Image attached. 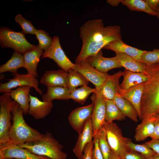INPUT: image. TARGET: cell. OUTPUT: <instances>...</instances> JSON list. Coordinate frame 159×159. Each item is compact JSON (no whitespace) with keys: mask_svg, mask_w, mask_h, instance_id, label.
<instances>
[{"mask_svg":"<svg viewBox=\"0 0 159 159\" xmlns=\"http://www.w3.org/2000/svg\"><path fill=\"white\" fill-rule=\"evenodd\" d=\"M79 34L82 45L75 64L96 54L110 42L122 39L119 26H105L101 19H91L85 22L80 28Z\"/></svg>","mask_w":159,"mask_h":159,"instance_id":"cell-1","label":"cell"},{"mask_svg":"<svg viewBox=\"0 0 159 159\" xmlns=\"http://www.w3.org/2000/svg\"><path fill=\"white\" fill-rule=\"evenodd\" d=\"M148 76L144 87L140 104L142 122L155 118L159 113V62L147 65Z\"/></svg>","mask_w":159,"mask_h":159,"instance_id":"cell-2","label":"cell"},{"mask_svg":"<svg viewBox=\"0 0 159 159\" xmlns=\"http://www.w3.org/2000/svg\"><path fill=\"white\" fill-rule=\"evenodd\" d=\"M13 123L9 132V143L18 145L28 141L41 139L43 134L29 126L23 117L24 112L16 102L13 108Z\"/></svg>","mask_w":159,"mask_h":159,"instance_id":"cell-3","label":"cell"},{"mask_svg":"<svg viewBox=\"0 0 159 159\" xmlns=\"http://www.w3.org/2000/svg\"><path fill=\"white\" fill-rule=\"evenodd\" d=\"M30 152L51 159H66L67 154L62 150L63 145L47 132L40 139L28 141L18 145Z\"/></svg>","mask_w":159,"mask_h":159,"instance_id":"cell-4","label":"cell"},{"mask_svg":"<svg viewBox=\"0 0 159 159\" xmlns=\"http://www.w3.org/2000/svg\"><path fill=\"white\" fill-rule=\"evenodd\" d=\"M22 32H15L7 27L0 29V45L2 48L8 47L23 54L36 47L29 43Z\"/></svg>","mask_w":159,"mask_h":159,"instance_id":"cell-5","label":"cell"},{"mask_svg":"<svg viewBox=\"0 0 159 159\" xmlns=\"http://www.w3.org/2000/svg\"><path fill=\"white\" fill-rule=\"evenodd\" d=\"M16 102L11 98L9 93H3L0 96V146L9 142L11 113Z\"/></svg>","mask_w":159,"mask_h":159,"instance_id":"cell-6","label":"cell"},{"mask_svg":"<svg viewBox=\"0 0 159 159\" xmlns=\"http://www.w3.org/2000/svg\"><path fill=\"white\" fill-rule=\"evenodd\" d=\"M111 150L120 157L127 152L131 151L127 144V138L123 137L122 130L113 121L106 122L103 126Z\"/></svg>","mask_w":159,"mask_h":159,"instance_id":"cell-7","label":"cell"},{"mask_svg":"<svg viewBox=\"0 0 159 159\" xmlns=\"http://www.w3.org/2000/svg\"><path fill=\"white\" fill-rule=\"evenodd\" d=\"M45 58L53 59L59 67L67 72L73 69L75 65L66 56L61 47L59 38L57 36L52 38L50 47L42 53L41 58Z\"/></svg>","mask_w":159,"mask_h":159,"instance_id":"cell-8","label":"cell"},{"mask_svg":"<svg viewBox=\"0 0 159 159\" xmlns=\"http://www.w3.org/2000/svg\"><path fill=\"white\" fill-rule=\"evenodd\" d=\"M7 82L0 83L1 93H9L12 89L24 85H28L33 87L40 95L42 92L38 87L39 82L36 78L28 74H18L11 79L8 80Z\"/></svg>","mask_w":159,"mask_h":159,"instance_id":"cell-9","label":"cell"},{"mask_svg":"<svg viewBox=\"0 0 159 159\" xmlns=\"http://www.w3.org/2000/svg\"><path fill=\"white\" fill-rule=\"evenodd\" d=\"M82 74L89 82L99 88L106 80L108 74L101 72L91 66L85 60L75 63L73 69Z\"/></svg>","mask_w":159,"mask_h":159,"instance_id":"cell-10","label":"cell"},{"mask_svg":"<svg viewBox=\"0 0 159 159\" xmlns=\"http://www.w3.org/2000/svg\"><path fill=\"white\" fill-rule=\"evenodd\" d=\"M94 103L87 105L77 107L69 115L68 119L72 127L79 134L82 131L89 119L92 117Z\"/></svg>","mask_w":159,"mask_h":159,"instance_id":"cell-11","label":"cell"},{"mask_svg":"<svg viewBox=\"0 0 159 159\" xmlns=\"http://www.w3.org/2000/svg\"><path fill=\"white\" fill-rule=\"evenodd\" d=\"M15 158L20 159H51L34 154L18 145L7 143L0 146V159Z\"/></svg>","mask_w":159,"mask_h":159,"instance_id":"cell-12","label":"cell"},{"mask_svg":"<svg viewBox=\"0 0 159 159\" xmlns=\"http://www.w3.org/2000/svg\"><path fill=\"white\" fill-rule=\"evenodd\" d=\"M94 93L91 97L94 104L91 117L93 135L97 134L106 122L105 99L102 97Z\"/></svg>","mask_w":159,"mask_h":159,"instance_id":"cell-13","label":"cell"},{"mask_svg":"<svg viewBox=\"0 0 159 159\" xmlns=\"http://www.w3.org/2000/svg\"><path fill=\"white\" fill-rule=\"evenodd\" d=\"M122 75V71H119L112 75L108 74L107 78L99 88L96 89L95 94L105 99L113 100L120 88L119 80Z\"/></svg>","mask_w":159,"mask_h":159,"instance_id":"cell-14","label":"cell"},{"mask_svg":"<svg viewBox=\"0 0 159 159\" xmlns=\"http://www.w3.org/2000/svg\"><path fill=\"white\" fill-rule=\"evenodd\" d=\"M85 60L96 69L103 72L107 73L112 69L122 67L119 61L115 56L112 57H105L103 56L101 50L96 54L88 57Z\"/></svg>","mask_w":159,"mask_h":159,"instance_id":"cell-15","label":"cell"},{"mask_svg":"<svg viewBox=\"0 0 159 159\" xmlns=\"http://www.w3.org/2000/svg\"><path fill=\"white\" fill-rule=\"evenodd\" d=\"M67 74L68 72L62 69L46 71L41 77L40 82L47 87H67Z\"/></svg>","mask_w":159,"mask_h":159,"instance_id":"cell-16","label":"cell"},{"mask_svg":"<svg viewBox=\"0 0 159 159\" xmlns=\"http://www.w3.org/2000/svg\"><path fill=\"white\" fill-rule=\"evenodd\" d=\"M30 101L28 114L35 119H41L47 116L53 107L52 101H41L37 97L29 94Z\"/></svg>","mask_w":159,"mask_h":159,"instance_id":"cell-17","label":"cell"},{"mask_svg":"<svg viewBox=\"0 0 159 159\" xmlns=\"http://www.w3.org/2000/svg\"><path fill=\"white\" fill-rule=\"evenodd\" d=\"M93 137L91 117L87 121L82 132L79 134L77 140L73 149L78 159H82L84 150L86 145L92 140Z\"/></svg>","mask_w":159,"mask_h":159,"instance_id":"cell-18","label":"cell"},{"mask_svg":"<svg viewBox=\"0 0 159 159\" xmlns=\"http://www.w3.org/2000/svg\"><path fill=\"white\" fill-rule=\"evenodd\" d=\"M44 51L39 45L35 48L23 54L24 67L28 74L36 78L38 76L37 69L40 58Z\"/></svg>","mask_w":159,"mask_h":159,"instance_id":"cell-19","label":"cell"},{"mask_svg":"<svg viewBox=\"0 0 159 159\" xmlns=\"http://www.w3.org/2000/svg\"><path fill=\"white\" fill-rule=\"evenodd\" d=\"M143 87L144 83H143L126 90H123L120 87L118 93L133 105L138 112L140 119L141 116L140 104Z\"/></svg>","mask_w":159,"mask_h":159,"instance_id":"cell-20","label":"cell"},{"mask_svg":"<svg viewBox=\"0 0 159 159\" xmlns=\"http://www.w3.org/2000/svg\"><path fill=\"white\" fill-rule=\"evenodd\" d=\"M103 48L111 50L115 53L122 52L125 53L140 62H141V56L144 51V50L127 44L124 43L122 39L112 41L105 46Z\"/></svg>","mask_w":159,"mask_h":159,"instance_id":"cell-21","label":"cell"},{"mask_svg":"<svg viewBox=\"0 0 159 159\" xmlns=\"http://www.w3.org/2000/svg\"><path fill=\"white\" fill-rule=\"evenodd\" d=\"M123 80L120 84L121 89L127 90L145 83L148 76L145 72H136L125 69L122 71Z\"/></svg>","mask_w":159,"mask_h":159,"instance_id":"cell-22","label":"cell"},{"mask_svg":"<svg viewBox=\"0 0 159 159\" xmlns=\"http://www.w3.org/2000/svg\"><path fill=\"white\" fill-rule=\"evenodd\" d=\"M32 87L28 85L22 86L15 90H12L9 93L11 98L19 105L24 115L28 114L30 101L29 93Z\"/></svg>","mask_w":159,"mask_h":159,"instance_id":"cell-23","label":"cell"},{"mask_svg":"<svg viewBox=\"0 0 159 159\" xmlns=\"http://www.w3.org/2000/svg\"><path fill=\"white\" fill-rule=\"evenodd\" d=\"M115 54V57L119 61L122 67L135 72H145L147 66L145 63L137 60L125 53L116 52Z\"/></svg>","mask_w":159,"mask_h":159,"instance_id":"cell-24","label":"cell"},{"mask_svg":"<svg viewBox=\"0 0 159 159\" xmlns=\"http://www.w3.org/2000/svg\"><path fill=\"white\" fill-rule=\"evenodd\" d=\"M24 67L23 55L14 51L10 59L5 64L0 67V73L10 72L14 77L19 74L18 69Z\"/></svg>","mask_w":159,"mask_h":159,"instance_id":"cell-25","label":"cell"},{"mask_svg":"<svg viewBox=\"0 0 159 159\" xmlns=\"http://www.w3.org/2000/svg\"><path fill=\"white\" fill-rule=\"evenodd\" d=\"M122 113L126 117L137 122L138 112L133 105L128 100L117 93L113 100Z\"/></svg>","mask_w":159,"mask_h":159,"instance_id":"cell-26","label":"cell"},{"mask_svg":"<svg viewBox=\"0 0 159 159\" xmlns=\"http://www.w3.org/2000/svg\"><path fill=\"white\" fill-rule=\"evenodd\" d=\"M71 92L67 87H48L47 92L42 95V101L45 102L51 101L55 99L68 100L70 99Z\"/></svg>","mask_w":159,"mask_h":159,"instance_id":"cell-27","label":"cell"},{"mask_svg":"<svg viewBox=\"0 0 159 159\" xmlns=\"http://www.w3.org/2000/svg\"><path fill=\"white\" fill-rule=\"evenodd\" d=\"M155 119L141 122L136 128L134 137L135 141H144L148 137L151 138L154 132Z\"/></svg>","mask_w":159,"mask_h":159,"instance_id":"cell-28","label":"cell"},{"mask_svg":"<svg viewBox=\"0 0 159 159\" xmlns=\"http://www.w3.org/2000/svg\"><path fill=\"white\" fill-rule=\"evenodd\" d=\"M122 5L127 7L131 11H143L158 18V13L151 10L144 0H122Z\"/></svg>","mask_w":159,"mask_h":159,"instance_id":"cell-29","label":"cell"},{"mask_svg":"<svg viewBox=\"0 0 159 159\" xmlns=\"http://www.w3.org/2000/svg\"><path fill=\"white\" fill-rule=\"evenodd\" d=\"M105 99V121L111 122L114 120L122 121L125 120L126 117L122 113L113 101L107 99Z\"/></svg>","mask_w":159,"mask_h":159,"instance_id":"cell-30","label":"cell"},{"mask_svg":"<svg viewBox=\"0 0 159 159\" xmlns=\"http://www.w3.org/2000/svg\"><path fill=\"white\" fill-rule=\"evenodd\" d=\"M67 80V87L71 92L78 86L88 85L89 82L82 74L73 69L68 72Z\"/></svg>","mask_w":159,"mask_h":159,"instance_id":"cell-31","label":"cell"},{"mask_svg":"<svg viewBox=\"0 0 159 159\" xmlns=\"http://www.w3.org/2000/svg\"><path fill=\"white\" fill-rule=\"evenodd\" d=\"M95 88L85 85L72 91L70 99H72L74 101L83 105L85 102L90 95L92 93H95Z\"/></svg>","mask_w":159,"mask_h":159,"instance_id":"cell-32","label":"cell"},{"mask_svg":"<svg viewBox=\"0 0 159 159\" xmlns=\"http://www.w3.org/2000/svg\"><path fill=\"white\" fill-rule=\"evenodd\" d=\"M98 143L104 159H108L111 150L107 140L105 130L102 127L97 132Z\"/></svg>","mask_w":159,"mask_h":159,"instance_id":"cell-33","label":"cell"},{"mask_svg":"<svg viewBox=\"0 0 159 159\" xmlns=\"http://www.w3.org/2000/svg\"><path fill=\"white\" fill-rule=\"evenodd\" d=\"M127 144L131 150L135 151L143 156L146 159L156 154L151 149L143 144H136L133 143L131 140L127 138Z\"/></svg>","mask_w":159,"mask_h":159,"instance_id":"cell-34","label":"cell"},{"mask_svg":"<svg viewBox=\"0 0 159 159\" xmlns=\"http://www.w3.org/2000/svg\"><path fill=\"white\" fill-rule=\"evenodd\" d=\"M15 19L21 26V32L25 35L27 34L36 35L37 29L35 28L31 21L26 19L20 14L15 16Z\"/></svg>","mask_w":159,"mask_h":159,"instance_id":"cell-35","label":"cell"},{"mask_svg":"<svg viewBox=\"0 0 159 159\" xmlns=\"http://www.w3.org/2000/svg\"><path fill=\"white\" fill-rule=\"evenodd\" d=\"M35 35L40 47L44 51L47 50L52 42V39L50 37L49 34L42 30L37 29Z\"/></svg>","mask_w":159,"mask_h":159,"instance_id":"cell-36","label":"cell"},{"mask_svg":"<svg viewBox=\"0 0 159 159\" xmlns=\"http://www.w3.org/2000/svg\"><path fill=\"white\" fill-rule=\"evenodd\" d=\"M140 60L147 65L159 62V48L155 49L152 51L144 50L141 56Z\"/></svg>","mask_w":159,"mask_h":159,"instance_id":"cell-37","label":"cell"},{"mask_svg":"<svg viewBox=\"0 0 159 159\" xmlns=\"http://www.w3.org/2000/svg\"><path fill=\"white\" fill-rule=\"evenodd\" d=\"M94 145L92 153V159H104L99 146L97 133L93 135Z\"/></svg>","mask_w":159,"mask_h":159,"instance_id":"cell-38","label":"cell"},{"mask_svg":"<svg viewBox=\"0 0 159 159\" xmlns=\"http://www.w3.org/2000/svg\"><path fill=\"white\" fill-rule=\"evenodd\" d=\"M119 158L120 159H146L140 154L132 150L125 152Z\"/></svg>","mask_w":159,"mask_h":159,"instance_id":"cell-39","label":"cell"},{"mask_svg":"<svg viewBox=\"0 0 159 159\" xmlns=\"http://www.w3.org/2000/svg\"><path fill=\"white\" fill-rule=\"evenodd\" d=\"M94 145L93 140L86 145L84 150L82 159H92V153Z\"/></svg>","mask_w":159,"mask_h":159,"instance_id":"cell-40","label":"cell"},{"mask_svg":"<svg viewBox=\"0 0 159 159\" xmlns=\"http://www.w3.org/2000/svg\"><path fill=\"white\" fill-rule=\"evenodd\" d=\"M143 144L151 149L156 153L159 154V140L152 139Z\"/></svg>","mask_w":159,"mask_h":159,"instance_id":"cell-41","label":"cell"},{"mask_svg":"<svg viewBox=\"0 0 159 159\" xmlns=\"http://www.w3.org/2000/svg\"><path fill=\"white\" fill-rule=\"evenodd\" d=\"M148 7L152 10L158 12L159 0H144Z\"/></svg>","mask_w":159,"mask_h":159,"instance_id":"cell-42","label":"cell"},{"mask_svg":"<svg viewBox=\"0 0 159 159\" xmlns=\"http://www.w3.org/2000/svg\"><path fill=\"white\" fill-rule=\"evenodd\" d=\"M155 120L154 132L151 138L152 139L159 140V120Z\"/></svg>","mask_w":159,"mask_h":159,"instance_id":"cell-43","label":"cell"},{"mask_svg":"<svg viewBox=\"0 0 159 159\" xmlns=\"http://www.w3.org/2000/svg\"><path fill=\"white\" fill-rule=\"evenodd\" d=\"M122 0H107V2L112 6H117L121 3Z\"/></svg>","mask_w":159,"mask_h":159,"instance_id":"cell-44","label":"cell"},{"mask_svg":"<svg viewBox=\"0 0 159 159\" xmlns=\"http://www.w3.org/2000/svg\"><path fill=\"white\" fill-rule=\"evenodd\" d=\"M108 159H120L119 157L115 154L111 150L110 155Z\"/></svg>","mask_w":159,"mask_h":159,"instance_id":"cell-45","label":"cell"},{"mask_svg":"<svg viewBox=\"0 0 159 159\" xmlns=\"http://www.w3.org/2000/svg\"><path fill=\"white\" fill-rule=\"evenodd\" d=\"M146 159H159V154L156 153L153 155Z\"/></svg>","mask_w":159,"mask_h":159,"instance_id":"cell-46","label":"cell"},{"mask_svg":"<svg viewBox=\"0 0 159 159\" xmlns=\"http://www.w3.org/2000/svg\"><path fill=\"white\" fill-rule=\"evenodd\" d=\"M5 77V76L3 74H1L0 75V80H2Z\"/></svg>","mask_w":159,"mask_h":159,"instance_id":"cell-47","label":"cell"},{"mask_svg":"<svg viewBox=\"0 0 159 159\" xmlns=\"http://www.w3.org/2000/svg\"><path fill=\"white\" fill-rule=\"evenodd\" d=\"M155 118V119L159 120V113L156 116Z\"/></svg>","mask_w":159,"mask_h":159,"instance_id":"cell-48","label":"cell"},{"mask_svg":"<svg viewBox=\"0 0 159 159\" xmlns=\"http://www.w3.org/2000/svg\"><path fill=\"white\" fill-rule=\"evenodd\" d=\"M158 18H159V7L158 8Z\"/></svg>","mask_w":159,"mask_h":159,"instance_id":"cell-49","label":"cell"},{"mask_svg":"<svg viewBox=\"0 0 159 159\" xmlns=\"http://www.w3.org/2000/svg\"><path fill=\"white\" fill-rule=\"evenodd\" d=\"M4 159H12V158H6Z\"/></svg>","mask_w":159,"mask_h":159,"instance_id":"cell-50","label":"cell"},{"mask_svg":"<svg viewBox=\"0 0 159 159\" xmlns=\"http://www.w3.org/2000/svg\"><path fill=\"white\" fill-rule=\"evenodd\" d=\"M12 159H18V158H12Z\"/></svg>","mask_w":159,"mask_h":159,"instance_id":"cell-51","label":"cell"}]
</instances>
